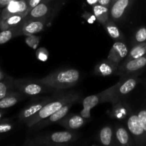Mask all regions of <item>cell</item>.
<instances>
[{
  "instance_id": "cell-1",
  "label": "cell",
  "mask_w": 146,
  "mask_h": 146,
  "mask_svg": "<svg viewBox=\"0 0 146 146\" xmlns=\"http://www.w3.org/2000/svg\"><path fill=\"white\" fill-rule=\"evenodd\" d=\"M80 98H81L80 94L74 91L57 94L54 98H52L49 102L47 103L35 115L26 122L27 125L29 128H32L38 122L48 118V116L56 112L66 104L72 101L78 102Z\"/></svg>"
},
{
  "instance_id": "cell-2",
  "label": "cell",
  "mask_w": 146,
  "mask_h": 146,
  "mask_svg": "<svg viewBox=\"0 0 146 146\" xmlns=\"http://www.w3.org/2000/svg\"><path fill=\"white\" fill-rule=\"evenodd\" d=\"M81 79L79 71L75 68H64L49 74L38 79L37 82L55 88L57 91L74 86Z\"/></svg>"
},
{
  "instance_id": "cell-3",
  "label": "cell",
  "mask_w": 146,
  "mask_h": 146,
  "mask_svg": "<svg viewBox=\"0 0 146 146\" xmlns=\"http://www.w3.org/2000/svg\"><path fill=\"white\" fill-rule=\"evenodd\" d=\"M78 135L72 131H57L37 135L24 142L25 146H64L75 142Z\"/></svg>"
},
{
  "instance_id": "cell-4",
  "label": "cell",
  "mask_w": 146,
  "mask_h": 146,
  "mask_svg": "<svg viewBox=\"0 0 146 146\" xmlns=\"http://www.w3.org/2000/svg\"><path fill=\"white\" fill-rule=\"evenodd\" d=\"M15 89L26 96H34L43 94L57 91L55 88L37 82L34 79H14Z\"/></svg>"
},
{
  "instance_id": "cell-5",
  "label": "cell",
  "mask_w": 146,
  "mask_h": 146,
  "mask_svg": "<svg viewBox=\"0 0 146 146\" xmlns=\"http://www.w3.org/2000/svg\"><path fill=\"white\" fill-rule=\"evenodd\" d=\"M140 82V79L135 75L122 76L117 84L113 86V103L123 99L128 94L133 91Z\"/></svg>"
},
{
  "instance_id": "cell-6",
  "label": "cell",
  "mask_w": 146,
  "mask_h": 146,
  "mask_svg": "<svg viewBox=\"0 0 146 146\" xmlns=\"http://www.w3.org/2000/svg\"><path fill=\"white\" fill-rule=\"evenodd\" d=\"M127 128L135 145H146V132L141 125L138 114L130 113L127 119Z\"/></svg>"
},
{
  "instance_id": "cell-7",
  "label": "cell",
  "mask_w": 146,
  "mask_h": 146,
  "mask_svg": "<svg viewBox=\"0 0 146 146\" xmlns=\"http://www.w3.org/2000/svg\"><path fill=\"white\" fill-rule=\"evenodd\" d=\"M113 87V86L108 89H106L105 91L99 93V94H94V95L88 96L86 97L82 101L83 108L91 111L92 108L98 106L100 104H104V103H113V98L112 93Z\"/></svg>"
},
{
  "instance_id": "cell-8",
  "label": "cell",
  "mask_w": 146,
  "mask_h": 146,
  "mask_svg": "<svg viewBox=\"0 0 146 146\" xmlns=\"http://www.w3.org/2000/svg\"><path fill=\"white\" fill-rule=\"evenodd\" d=\"M146 67V54L139 58L124 60L119 65L117 75L125 76L139 72Z\"/></svg>"
},
{
  "instance_id": "cell-9",
  "label": "cell",
  "mask_w": 146,
  "mask_h": 146,
  "mask_svg": "<svg viewBox=\"0 0 146 146\" xmlns=\"http://www.w3.org/2000/svg\"><path fill=\"white\" fill-rule=\"evenodd\" d=\"M54 14H51L45 17L36 19L26 20L22 24L21 30H22L23 35H30V34H36L41 32L46 27L48 22L51 21V16Z\"/></svg>"
},
{
  "instance_id": "cell-10",
  "label": "cell",
  "mask_w": 146,
  "mask_h": 146,
  "mask_svg": "<svg viewBox=\"0 0 146 146\" xmlns=\"http://www.w3.org/2000/svg\"><path fill=\"white\" fill-rule=\"evenodd\" d=\"M76 102H70L68 104H66L65 106L62 107L61 108H60L58 111H57L56 112H55L54 113H53L52 115H51L50 116H48V118H45V119L42 120L40 122H38V123H36V125H34L32 127L35 131H38V130L41 129V128H44V127H46L48 125H52V124L57 123L59 121H61L62 118H64L66 115H68V112H69L70 108H71L73 105L74 104H76Z\"/></svg>"
},
{
  "instance_id": "cell-11",
  "label": "cell",
  "mask_w": 146,
  "mask_h": 146,
  "mask_svg": "<svg viewBox=\"0 0 146 146\" xmlns=\"http://www.w3.org/2000/svg\"><path fill=\"white\" fill-rule=\"evenodd\" d=\"M52 99L51 97H47L42 100L32 102L31 104L23 108L19 115V120L21 122L26 123L29 119L35 115L47 103Z\"/></svg>"
},
{
  "instance_id": "cell-12",
  "label": "cell",
  "mask_w": 146,
  "mask_h": 146,
  "mask_svg": "<svg viewBox=\"0 0 146 146\" xmlns=\"http://www.w3.org/2000/svg\"><path fill=\"white\" fill-rule=\"evenodd\" d=\"M128 52V46L123 41H115L110 49L107 58L120 65L126 58Z\"/></svg>"
},
{
  "instance_id": "cell-13",
  "label": "cell",
  "mask_w": 146,
  "mask_h": 146,
  "mask_svg": "<svg viewBox=\"0 0 146 146\" xmlns=\"http://www.w3.org/2000/svg\"><path fill=\"white\" fill-rule=\"evenodd\" d=\"M24 12L29 13L27 0H14L2 9L1 14V20L5 19L11 15Z\"/></svg>"
},
{
  "instance_id": "cell-14",
  "label": "cell",
  "mask_w": 146,
  "mask_h": 146,
  "mask_svg": "<svg viewBox=\"0 0 146 146\" xmlns=\"http://www.w3.org/2000/svg\"><path fill=\"white\" fill-rule=\"evenodd\" d=\"M134 0H117L110 9V17L114 21H120L125 16L127 10L132 5Z\"/></svg>"
},
{
  "instance_id": "cell-15",
  "label": "cell",
  "mask_w": 146,
  "mask_h": 146,
  "mask_svg": "<svg viewBox=\"0 0 146 146\" xmlns=\"http://www.w3.org/2000/svg\"><path fill=\"white\" fill-rule=\"evenodd\" d=\"M119 65L109 59L102 60L101 62L97 64L94 68V74L97 76L103 77L117 75Z\"/></svg>"
},
{
  "instance_id": "cell-16",
  "label": "cell",
  "mask_w": 146,
  "mask_h": 146,
  "mask_svg": "<svg viewBox=\"0 0 146 146\" xmlns=\"http://www.w3.org/2000/svg\"><path fill=\"white\" fill-rule=\"evenodd\" d=\"M86 119L83 118L81 115H66L64 118L58 121L57 124L61 125L68 131H76L81 128L86 123Z\"/></svg>"
},
{
  "instance_id": "cell-17",
  "label": "cell",
  "mask_w": 146,
  "mask_h": 146,
  "mask_svg": "<svg viewBox=\"0 0 146 146\" xmlns=\"http://www.w3.org/2000/svg\"><path fill=\"white\" fill-rule=\"evenodd\" d=\"M114 135L116 145L131 146L135 145V141L128 129L117 125L114 130Z\"/></svg>"
},
{
  "instance_id": "cell-18",
  "label": "cell",
  "mask_w": 146,
  "mask_h": 146,
  "mask_svg": "<svg viewBox=\"0 0 146 146\" xmlns=\"http://www.w3.org/2000/svg\"><path fill=\"white\" fill-rule=\"evenodd\" d=\"M48 1H46L42 0L38 5L32 9L27 17H25L26 20L36 19H40L45 17L49 14H52V9L51 7L48 4Z\"/></svg>"
},
{
  "instance_id": "cell-19",
  "label": "cell",
  "mask_w": 146,
  "mask_h": 146,
  "mask_svg": "<svg viewBox=\"0 0 146 146\" xmlns=\"http://www.w3.org/2000/svg\"><path fill=\"white\" fill-rule=\"evenodd\" d=\"M110 116L113 119L124 120L130 114V109L128 106L121 100L112 104V107L108 111Z\"/></svg>"
},
{
  "instance_id": "cell-20",
  "label": "cell",
  "mask_w": 146,
  "mask_h": 146,
  "mask_svg": "<svg viewBox=\"0 0 146 146\" xmlns=\"http://www.w3.org/2000/svg\"><path fill=\"white\" fill-rule=\"evenodd\" d=\"M98 142L103 145L113 146L116 145L114 135V131L109 125L104 126L100 130L98 135Z\"/></svg>"
},
{
  "instance_id": "cell-21",
  "label": "cell",
  "mask_w": 146,
  "mask_h": 146,
  "mask_svg": "<svg viewBox=\"0 0 146 146\" xmlns=\"http://www.w3.org/2000/svg\"><path fill=\"white\" fill-rule=\"evenodd\" d=\"M25 96L24 94L19 91H12L5 97L0 99V109H6L14 106L21 100L24 99Z\"/></svg>"
},
{
  "instance_id": "cell-22",
  "label": "cell",
  "mask_w": 146,
  "mask_h": 146,
  "mask_svg": "<svg viewBox=\"0 0 146 146\" xmlns=\"http://www.w3.org/2000/svg\"><path fill=\"white\" fill-rule=\"evenodd\" d=\"M27 14H28L27 12L14 14V15L7 17L5 19L1 20V24H0V30H5L21 25L24 22V19L27 17Z\"/></svg>"
},
{
  "instance_id": "cell-23",
  "label": "cell",
  "mask_w": 146,
  "mask_h": 146,
  "mask_svg": "<svg viewBox=\"0 0 146 146\" xmlns=\"http://www.w3.org/2000/svg\"><path fill=\"white\" fill-rule=\"evenodd\" d=\"M107 34L109 35V36L114 41H124L125 37H124L123 34L121 31L118 26L115 24V21L111 19V18L106 21L104 25Z\"/></svg>"
},
{
  "instance_id": "cell-24",
  "label": "cell",
  "mask_w": 146,
  "mask_h": 146,
  "mask_svg": "<svg viewBox=\"0 0 146 146\" xmlns=\"http://www.w3.org/2000/svg\"><path fill=\"white\" fill-rule=\"evenodd\" d=\"M21 27L22 24L5 30H0V45L6 44L14 37L23 35Z\"/></svg>"
},
{
  "instance_id": "cell-25",
  "label": "cell",
  "mask_w": 146,
  "mask_h": 146,
  "mask_svg": "<svg viewBox=\"0 0 146 146\" xmlns=\"http://www.w3.org/2000/svg\"><path fill=\"white\" fill-rule=\"evenodd\" d=\"M93 7V13L96 17V19L100 24L103 26L109 19L110 17V9L109 7L101 5L99 4H94Z\"/></svg>"
},
{
  "instance_id": "cell-26",
  "label": "cell",
  "mask_w": 146,
  "mask_h": 146,
  "mask_svg": "<svg viewBox=\"0 0 146 146\" xmlns=\"http://www.w3.org/2000/svg\"><path fill=\"white\" fill-rule=\"evenodd\" d=\"M14 80L11 77L7 76L5 79L0 81V99L14 91Z\"/></svg>"
},
{
  "instance_id": "cell-27",
  "label": "cell",
  "mask_w": 146,
  "mask_h": 146,
  "mask_svg": "<svg viewBox=\"0 0 146 146\" xmlns=\"http://www.w3.org/2000/svg\"><path fill=\"white\" fill-rule=\"evenodd\" d=\"M146 54V41L133 46L132 48L128 52L125 60H131L133 58H139Z\"/></svg>"
},
{
  "instance_id": "cell-28",
  "label": "cell",
  "mask_w": 146,
  "mask_h": 146,
  "mask_svg": "<svg viewBox=\"0 0 146 146\" xmlns=\"http://www.w3.org/2000/svg\"><path fill=\"white\" fill-rule=\"evenodd\" d=\"M146 41V27H142L135 31L132 41V46Z\"/></svg>"
},
{
  "instance_id": "cell-29",
  "label": "cell",
  "mask_w": 146,
  "mask_h": 146,
  "mask_svg": "<svg viewBox=\"0 0 146 146\" xmlns=\"http://www.w3.org/2000/svg\"><path fill=\"white\" fill-rule=\"evenodd\" d=\"M25 43L27 46L31 48L32 49H37L39 45L41 37L36 36L35 34H30V35H25Z\"/></svg>"
},
{
  "instance_id": "cell-30",
  "label": "cell",
  "mask_w": 146,
  "mask_h": 146,
  "mask_svg": "<svg viewBox=\"0 0 146 146\" xmlns=\"http://www.w3.org/2000/svg\"><path fill=\"white\" fill-rule=\"evenodd\" d=\"M36 56L37 59L39 61H46L48 59L49 57V54L47 49L44 47H41V48H38L36 51Z\"/></svg>"
},
{
  "instance_id": "cell-31",
  "label": "cell",
  "mask_w": 146,
  "mask_h": 146,
  "mask_svg": "<svg viewBox=\"0 0 146 146\" xmlns=\"http://www.w3.org/2000/svg\"><path fill=\"white\" fill-rule=\"evenodd\" d=\"M13 129V124L11 122L7 121H3L0 122V133H5L11 131Z\"/></svg>"
},
{
  "instance_id": "cell-32",
  "label": "cell",
  "mask_w": 146,
  "mask_h": 146,
  "mask_svg": "<svg viewBox=\"0 0 146 146\" xmlns=\"http://www.w3.org/2000/svg\"><path fill=\"white\" fill-rule=\"evenodd\" d=\"M82 18H84L88 24H93L97 21L96 19V16L94 15V13H91V12H88V11H84L83 13V14L81 15Z\"/></svg>"
},
{
  "instance_id": "cell-33",
  "label": "cell",
  "mask_w": 146,
  "mask_h": 146,
  "mask_svg": "<svg viewBox=\"0 0 146 146\" xmlns=\"http://www.w3.org/2000/svg\"><path fill=\"white\" fill-rule=\"evenodd\" d=\"M137 114L141 125L146 132V109H141Z\"/></svg>"
},
{
  "instance_id": "cell-34",
  "label": "cell",
  "mask_w": 146,
  "mask_h": 146,
  "mask_svg": "<svg viewBox=\"0 0 146 146\" xmlns=\"http://www.w3.org/2000/svg\"><path fill=\"white\" fill-rule=\"evenodd\" d=\"M41 1H42V0H27V2H28L29 12L34 7H35L36 5H38Z\"/></svg>"
},
{
  "instance_id": "cell-35",
  "label": "cell",
  "mask_w": 146,
  "mask_h": 146,
  "mask_svg": "<svg viewBox=\"0 0 146 146\" xmlns=\"http://www.w3.org/2000/svg\"><path fill=\"white\" fill-rule=\"evenodd\" d=\"M80 115L83 117L85 119H89L91 118V111H88V110L85 109V108H83L81 110V113H80Z\"/></svg>"
},
{
  "instance_id": "cell-36",
  "label": "cell",
  "mask_w": 146,
  "mask_h": 146,
  "mask_svg": "<svg viewBox=\"0 0 146 146\" xmlns=\"http://www.w3.org/2000/svg\"><path fill=\"white\" fill-rule=\"evenodd\" d=\"M112 1L113 0H98V4H101V5H103V6H105V7H110Z\"/></svg>"
},
{
  "instance_id": "cell-37",
  "label": "cell",
  "mask_w": 146,
  "mask_h": 146,
  "mask_svg": "<svg viewBox=\"0 0 146 146\" xmlns=\"http://www.w3.org/2000/svg\"><path fill=\"white\" fill-rule=\"evenodd\" d=\"M12 1H14V0H0V9L5 7L7 4H9Z\"/></svg>"
},
{
  "instance_id": "cell-38",
  "label": "cell",
  "mask_w": 146,
  "mask_h": 146,
  "mask_svg": "<svg viewBox=\"0 0 146 146\" xmlns=\"http://www.w3.org/2000/svg\"><path fill=\"white\" fill-rule=\"evenodd\" d=\"M86 2L88 3L89 5L94 6V4H96L98 3V0H86Z\"/></svg>"
},
{
  "instance_id": "cell-39",
  "label": "cell",
  "mask_w": 146,
  "mask_h": 146,
  "mask_svg": "<svg viewBox=\"0 0 146 146\" xmlns=\"http://www.w3.org/2000/svg\"><path fill=\"white\" fill-rule=\"evenodd\" d=\"M7 77V75H6V74H4V73L3 72L1 69H0V81H2V80H4V79H5Z\"/></svg>"
},
{
  "instance_id": "cell-40",
  "label": "cell",
  "mask_w": 146,
  "mask_h": 146,
  "mask_svg": "<svg viewBox=\"0 0 146 146\" xmlns=\"http://www.w3.org/2000/svg\"><path fill=\"white\" fill-rule=\"evenodd\" d=\"M4 111H0V119L2 118V116H3V115H4Z\"/></svg>"
},
{
  "instance_id": "cell-41",
  "label": "cell",
  "mask_w": 146,
  "mask_h": 146,
  "mask_svg": "<svg viewBox=\"0 0 146 146\" xmlns=\"http://www.w3.org/2000/svg\"><path fill=\"white\" fill-rule=\"evenodd\" d=\"M1 9H0V24H1Z\"/></svg>"
},
{
  "instance_id": "cell-42",
  "label": "cell",
  "mask_w": 146,
  "mask_h": 146,
  "mask_svg": "<svg viewBox=\"0 0 146 146\" xmlns=\"http://www.w3.org/2000/svg\"><path fill=\"white\" fill-rule=\"evenodd\" d=\"M117 1V0H113V2H114V1Z\"/></svg>"
},
{
  "instance_id": "cell-43",
  "label": "cell",
  "mask_w": 146,
  "mask_h": 146,
  "mask_svg": "<svg viewBox=\"0 0 146 146\" xmlns=\"http://www.w3.org/2000/svg\"><path fill=\"white\" fill-rule=\"evenodd\" d=\"M44 1H48L49 0H44Z\"/></svg>"
}]
</instances>
